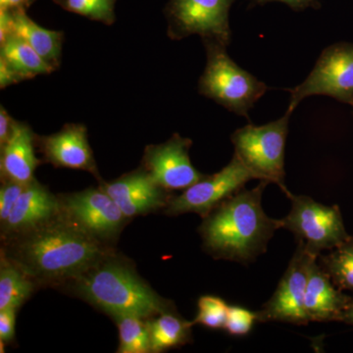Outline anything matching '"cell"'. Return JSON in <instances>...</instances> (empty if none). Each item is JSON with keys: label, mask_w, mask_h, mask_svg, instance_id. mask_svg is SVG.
Returning a JSON list of instances; mask_svg holds the SVG:
<instances>
[{"label": "cell", "mask_w": 353, "mask_h": 353, "mask_svg": "<svg viewBox=\"0 0 353 353\" xmlns=\"http://www.w3.org/2000/svg\"><path fill=\"white\" fill-rule=\"evenodd\" d=\"M289 92L287 112L290 114L304 99L313 95H327L353 104V44L329 46L318 58L307 78Z\"/></svg>", "instance_id": "8"}, {"label": "cell", "mask_w": 353, "mask_h": 353, "mask_svg": "<svg viewBox=\"0 0 353 353\" xmlns=\"http://www.w3.org/2000/svg\"><path fill=\"white\" fill-rule=\"evenodd\" d=\"M236 0H169L164 9L169 38L181 41L199 34L202 41L229 46V12Z\"/></svg>", "instance_id": "7"}, {"label": "cell", "mask_w": 353, "mask_h": 353, "mask_svg": "<svg viewBox=\"0 0 353 353\" xmlns=\"http://www.w3.org/2000/svg\"><path fill=\"white\" fill-rule=\"evenodd\" d=\"M2 252L34 282L77 279L105 259L101 241L60 215L27 233L10 238Z\"/></svg>", "instance_id": "1"}, {"label": "cell", "mask_w": 353, "mask_h": 353, "mask_svg": "<svg viewBox=\"0 0 353 353\" xmlns=\"http://www.w3.org/2000/svg\"><path fill=\"white\" fill-rule=\"evenodd\" d=\"M36 282L20 267L1 254L0 264V310L19 309L31 296Z\"/></svg>", "instance_id": "21"}, {"label": "cell", "mask_w": 353, "mask_h": 353, "mask_svg": "<svg viewBox=\"0 0 353 353\" xmlns=\"http://www.w3.org/2000/svg\"><path fill=\"white\" fill-rule=\"evenodd\" d=\"M27 185L12 181H2L0 188V224H4L8 219L16 202Z\"/></svg>", "instance_id": "27"}, {"label": "cell", "mask_w": 353, "mask_h": 353, "mask_svg": "<svg viewBox=\"0 0 353 353\" xmlns=\"http://www.w3.org/2000/svg\"><path fill=\"white\" fill-rule=\"evenodd\" d=\"M14 34L27 41L50 66L57 70L61 62L62 32L44 29L27 15L26 10H13Z\"/></svg>", "instance_id": "18"}, {"label": "cell", "mask_w": 353, "mask_h": 353, "mask_svg": "<svg viewBox=\"0 0 353 353\" xmlns=\"http://www.w3.org/2000/svg\"><path fill=\"white\" fill-rule=\"evenodd\" d=\"M292 114L262 126L246 125L232 134L234 153L255 179L276 183L285 196L290 192L285 185V146Z\"/></svg>", "instance_id": "5"}, {"label": "cell", "mask_w": 353, "mask_h": 353, "mask_svg": "<svg viewBox=\"0 0 353 353\" xmlns=\"http://www.w3.org/2000/svg\"><path fill=\"white\" fill-rule=\"evenodd\" d=\"M121 353H146L152 352L150 327L145 318L134 315L117 316Z\"/></svg>", "instance_id": "23"}, {"label": "cell", "mask_w": 353, "mask_h": 353, "mask_svg": "<svg viewBox=\"0 0 353 353\" xmlns=\"http://www.w3.org/2000/svg\"><path fill=\"white\" fill-rule=\"evenodd\" d=\"M16 312L17 309L0 310V341L10 343L15 336Z\"/></svg>", "instance_id": "28"}, {"label": "cell", "mask_w": 353, "mask_h": 353, "mask_svg": "<svg viewBox=\"0 0 353 353\" xmlns=\"http://www.w3.org/2000/svg\"><path fill=\"white\" fill-rule=\"evenodd\" d=\"M250 1L252 2L253 4H259V6H263V4L268 3V2H283L294 11L304 10V9L309 8V7L318 9L321 6L318 0H250Z\"/></svg>", "instance_id": "30"}, {"label": "cell", "mask_w": 353, "mask_h": 353, "mask_svg": "<svg viewBox=\"0 0 353 353\" xmlns=\"http://www.w3.org/2000/svg\"><path fill=\"white\" fill-rule=\"evenodd\" d=\"M192 322L183 319L175 311H166L148 322L152 352H160L185 345L192 338Z\"/></svg>", "instance_id": "20"}, {"label": "cell", "mask_w": 353, "mask_h": 353, "mask_svg": "<svg viewBox=\"0 0 353 353\" xmlns=\"http://www.w3.org/2000/svg\"><path fill=\"white\" fill-rule=\"evenodd\" d=\"M61 215L99 241L114 239L127 217L102 188L66 194L60 199Z\"/></svg>", "instance_id": "11"}, {"label": "cell", "mask_w": 353, "mask_h": 353, "mask_svg": "<svg viewBox=\"0 0 353 353\" xmlns=\"http://www.w3.org/2000/svg\"><path fill=\"white\" fill-rule=\"evenodd\" d=\"M31 6V0H0V9L6 10H27Z\"/></svg>", "instance_id": "31"}, {"label": "cell", "mask_w": 353, "mask_h": 353, "mask_svg": "<svg viewBox=\"0 0 353 353\" xmlns=\"http://www.w3.org/2000/svg\"><path fill=\"white\" fill-rule=\"evenodd\" d=\"M36 134L26 123L18 122L12 136L0 146V172L2 181L30 183L41 160L36 157Z\"/></svg>", "instance_id": "16"}, {"label": "cell", "mask_w": 353, "mask_h": 353, "mask_svg": "<svg viewBox=\"0 0 353 353\" xmlns=\"http://www.w3.org/2000/svg\"><path fill=\"white\" fill-rule=\"evenodd\" d=\"M17 121L7 112L3 105H0V146L6 145L12 136Z\"/></svg>", "instance_id": "29"}, {"label": "cell", "mask_w": 353, "mask_h": 353, "mask_svg": "<svg viewBox=\"0 0 353 353\" xmlns=\"http://www.w3.org/2000/svg\"><path fill=\"white\" fill-rule=\"evenodd\" d=\"M343 320H345V321L353 325V301H350V304H348Z\"/></svg>", "instance_id": "32"}, {"label": "cell", "mask_w": 353, "mask_h": 353, "mask_svg": "<svg viewBox=\"0 0 353 353\" xmlns=\"http://www.w3.org/2000/svg\"><path fill=\"white\" fill-rule=\"evenodd\" d=\"M75 281L79 296L113 317L134 315L145 319L174 311L129 264L118 260L102 259Z\"/></svg>", "instance_id": "3"}, {"label": "cell", "mask_w": 353, "mask_h": 353, "mask_svg": "<svg viewBox=\"0 0 353 353\" xmlns=\"http://www.w3.org/2000/svg\"><path fill=\"white\" fill-rule=\"evenodd\" d=\"M36 1H37V0H31V6L32 3H34V2H36Z\"/></svg>", "instance_id": "33"}, {"label": "cell", "mask_w": 353, "mask_h": 353, "mask_svg": "<svg viewBox=\"0 0 353 353\" xmlns=\"http://www.w3.org/2000/svg\"><path fill=\"white\" fill-rule=\"evenodd\" d=\"M259 321L257 312L241 306L229 305L224 329L231 336H246L250 333L254 323Z\"/></svg>", "instance_id": "26"}, {"label": "cell", "mask_w": 353, "mask_h": 353, "mask_svg": "<svg viewBox=\"0 0 353 353\" xmlns=\"http://www.w3.org/2000/svg\"><path fill=\"white\" fill-rule=\"evenodd\" d=\"M36 143L44 160L53 166L88 171L99 178L85 125H65L55 134L36 136Z\"/></svg>", "instance_id": "13"}, {"label": "cell", "mask_w": 353, "mask_h": 353, "mask_svg": "<svg viewBox=\"0 0 353 353\" xmlns=\"http://www.w3.org/2000/svg\"><path fill=\"white\" fill-rule=\"evenodd\" d=\"M317 259L311 265L306 285L304 299L306 316L309 322L343 319L350 301L334 287L333 281L318 263Z\"/></svg>", "instance_id": "17"}, {"label": "cell", "mask_w": 353, "mask_h": 353, "mask_svg": "<svg viewBox=\"0 0 353 353\" xmlns=\"http://www.w3.org/2000/svg\"><path fill=\"white\" fill-rule=\"evenodd\" d=\"M292 209L282 221V229L296 236L307 252L319 256L326 250L336 248L348 240L340 210L336 206H327L307 196H288Z\"/></svg>", "instance_id": "6"}, {"label": "cell", "mask_w": 353, "mask_h": 353, "mask_svg": "<svg viewBox=\"0 0 353 353\" xmlns=\"http://www.w3.org/2000/svg\"><path fill=\"white\" fill-rule=\"evenodd\" d=\"M60 215V199L34 180L26 185L8 219L1 225V232L4 236L13 238L43 226Z\"/></svg>", "instance_id": "15"}, {"label": "cell", "mask_w": 353, "mask_h": 353, "mask_svg": "<svg viewBox=\"0 0 353 353\" xmlns=\"http://www.w3.org/2000/svg\"><path fill=\"white\" fill-rule=\"evenodd\" d=\"M254 179V175L246 168L240 158L234 154L230 163L222 170L213 175L204 176L182 194L169 201L166 213L176 216L194 212L205 217L221 202L245 189V183Z\"/></svg>", "instance_id": "9"}, {"label": "cell", "mask_w": 353, "mask_h": 353, "mask_svg": "<svg viewBox=\"0 0 353 353\" xmlns=\"http://www.w3.org/2000/svg\"><path fill=\"white\" fill-rule=\"evenodd\" d=\"M317 261L339 289L353 290V240L343 241L328 255L320 254Z\"/></svg>", "instance_id": "22"}, {"label": "cell", "mask_w": 353, "mask_h": 353, "mask_svg": "<svg viewBox=\"0 0 353 353\" xmlns=\"http://www.w3.org/2000/svg\"><path fill=\"white\" fill-rule=\"evenodd\" d=\"M199 312L192 324H201L210 329H224L229 305L220 297L203 296L199 299Z\"/></svg>", "instance_id": "25"}, {"label": "cell", "mask_w": 353, "mask_h": 353, "mask_svg": "<svg viewBox=\"0 0 353 353\" xmlns=\"http://www.w3.org/2000/svg\"><path fill=\"white\" fill-rule=\"evenodd\" d=\"M318 256L297 243L296 252L290 259L284 276L281 279L273 296L257 311L259 322H285L307 325L304 299L309 271Z\"/></svg>", "instance_id": "10"}, {"label": "cell", "mask_w": 353, "mask_h": 353, "mask_svg": "<svg viewBox=\"0 0 353 353\" xmlns=\"http://www.w3.org/2000/svg\"><path fill=\"white\" fill-rule=\"evenodd\" d=\"M208 63L199 79V92L231 112L250 119V109L268 87L250 72L241 68L228 55L226 46L203 41Z\"/></svg>", "instance_id": "4"}, {"label": "cell", "mask_w": 353, "mask_h": 353, "mask_svg": "<svg viewBox=\"0 0 353 353\" xmlns=\"http://www.w3.org/2000/svg\"><path fill=\"white\" fill-rule=\"evenodd\" d=\"M0 60L12 70L20 82L55 71L27 41L15 34L0 43Z\"/></svg>", "instance_id": "19"}, {"label": "cell", "mask_w": 353, "mask_h": 353, "mask_svg": "<svg viewBox=\"0 0 353 353\" xmlns=\"http://www.w3.org/2000/svg\"><path fill=\"white\" fill-rule=\"evenodd\" d=\"M101 188L127 218L152 212L169 202L166 190L157 185L143 168L104 183Z\"/></svg>", "instance_id": "14"}, {"label": "cell", "mask_w": 353, "mask_h": 353, "mask_svg": "<svg viewBox=\"0 0 353 353\" xmlns=\"http://www.w3.org/2000/svg\"><path fill=\"white\" fill-rule=\"evenodd\" d=\"M269 183L260 181L252 190H239L204 217L199 233L215 259L248 264L266 252L275 232L282 229V221L269 217L262 208Z\"/></svg>", "instance_id": "2"}, {"label": "cell", "mask_w": 353, "mask_h": 353, "mask_svg": "<svg viewBox=\"0 0 353 353\" xmlns=\"http://www.w3.org/2000/svg\"><path fill=\"white\" fill-rule=\"evenodd\" d=\"M192 145V139L174 134L163 143L146 146L143 168L166 190L188 189L205 176L190 162Z\"/></svg>", "instance_id": "12"}, {"label": "cell", "mask_w": 353, "mask_h": 353, "mask_svg": "<svg viewBox=\"0 0 353 353\" xmlns=\"http://www.w3.org/2000/svg\"><path fill=\"white\" fill-rule=\"evenodd\" d=\"M116 1L117 0H53L64 10L108 26L115 22Z\"/></svg>", "instance_id": "24"}]
</instances>
